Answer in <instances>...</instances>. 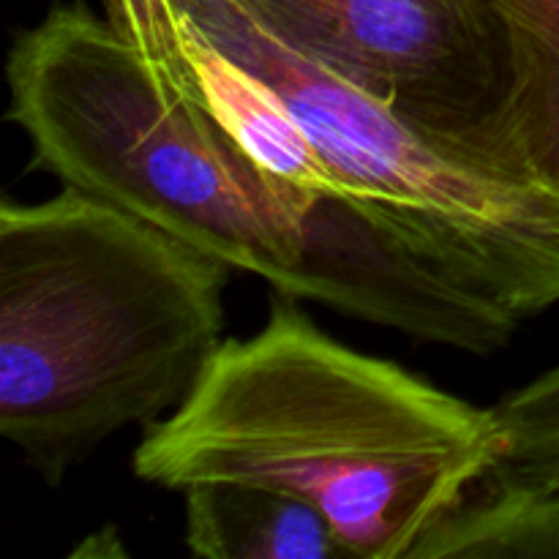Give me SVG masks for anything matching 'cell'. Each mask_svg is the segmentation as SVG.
I'll use <instances>...</instances> for the list:
<instances>
[{"mask_svg": "<svg viewBox=\"0 0 559 559\" xmlns=\"http://www.w3.org/2000/svg\"><path fill=\"white\" fill-rule=\"evenodd\" d=\"M278 44L448 147L506 102L511 44L495 0H238Z\"/></svg>", "mask_w": 559, "mask_h": 559, "instance_id": "5b68a950", "label": "cell"}, {"mask_svg": "<svg viewBox=\"0 0 559 559\" xmlns=\"http://www.w3.org/2000/svg\"><path fill=\"white\" fill-rule=\"evenodd\" d=\"M186 546L202 559L349 557L336 530L293 491L257 484H200L183 491Z\"/></svg>", "mask_w": 559, "mask_h": 559, "instance_id": "ba28073f", "label": "cell"}, {"mask_svg": "<svg viewBox=\"0 0 559 559\" xmlns=\"http://www.w3.org/2000/svg\"><path fill=\"white\" fill-rule=\"evenodd\" d=\"M183 44L191 91L257 167L317 202L347 200L309 131L276 87L224 55L186 20Z\"/></svg>", "mask_w": 559, "mask_h": 559, "instance_id": "52a82bcc", "label": "cell"}, {"mask_svg": "<svg viewBox=\"0 0 559 559\" xmlns=\"http://www.w3.org/2000/svg\"><path fill=\"white\" fill-rule=\"evenodd\" d=\"M5 76L38 169L300 300L349 202L271 178L107 16L55 5L16 36Z\"/></svg>", "mask_w": 559, "mask_h": 559, "instance_id": "3957f363", "label": "cell"}, {"mask_svg": "<svg viewBox=\"0 0 559 559\" xmlns=\"http://www.w3.org/2000/svg\"><path fill=\"white\" fill-rule=\"evenodd\" d=\"M102 3L104 16L145 55L158 74L191 91L183 20L175 0H102Z\"/></svg>", "mask_w": 559, "mask_h": 559, "instance_id": "8fae6325", "label": "cell"}, {"mask_svg": "<svg viewBox=\"0 0 559 559\" xmlns=\"http://www.w3.org/2000/svg\"><path fill=\"white\" fill-rule=\"evenodd\" d=\"M480 533L497 557H559V495H495Z\"/></svg>", "mask_w": 559, "mask_h": 559, "instance_id": "30bf717a", "label": "cell"}, {"mask_svg": "<svg viewBox=\"0 0 559 559\" xmlns=\"http://www.w3.org/2000/svg\"><path fill=\"white\" fill-rule=\"evenodd\" d=\"M233 267L69 189L0 205V435L58 486L173 415L224 344Z\"/></svg>", "mask_w": 559, "mask_h": 559, "instance_id": "7a4b0ae2", "label": "cell"}, {"mask_svg": "<svg viewBox=\"0 0 559 559\" xmlns=\"http://www.w3.org/2000/svg\"><path fill=\"white\" fill-rule=\"evenodd\" d=\"M511 44L506 102L451 147L502 178L559 194V0H495Z\"/></svg>", "mask_w": 559, "mask_h": 559, "instance_id": "8992f818", "label": "cell"}, {"mask_svg": "<svg viewBox=\"0 0 559 559\" xmlns=\"http://www.w3.org/2000/svg\"><path fill=\"white\" fill-rule=\"evenodd\" d=\"M502 451L495 409L328 336L278 293L262 331L227 338L191 396L153 424L134 473L158 489L293 491L355 559H413Z\"/></svg>", "mask_w": 559, "mask_h": 559, "instance_id": "6da1fadb", "label": "cell"}, {"mask_svg": "<svg viewBox=\"0 0 559 559\" xmlns=\"http://www.w3.org/2000/svg\"><path fill=\"white\" fill-rule=\"evenodd\" d=\"M224 55L276 87L344 197L437 273L527 320L559 304V194L502 178L278 44L238 0H175Z\"/></svg>", "mask_w": 559, "mask_h": 559, "instance_id": "277c9868", "label": "cell"}, {"mask_svg": "<svg viewBox=\"0 0 559 559\" xmlns=\"http://www.w3.org/2000/svg\"><path fill=\"white\" fill-rule=\"evenodd\" d=\"M502 451L475 489L559 495V366L495 407Z\"/></svg>", "mask_w": 559, "mask_h": 559, "instance_id": "9c48e42d", "label": "cell"}]
</instances>
